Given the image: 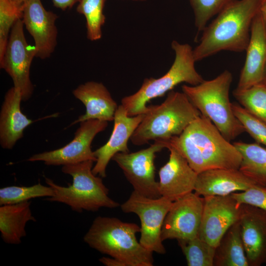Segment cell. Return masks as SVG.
I'll use <instances>...</instances> for the list:
<instances>
[{
  "label": "cell",
  "instance_id": "cell-1",
  "mask_svg": "<svg viewBox=\"0 0 266 266\" xmlns=\"http://www.w3.org/2000/svg\"><path fill=\"white\" fill-rule=\"evenodd\" d=\"M162 142L177 151L197 173L216 168L239 169L242 156L207 117L200 115L179 135Z\"/></svg>",
  "mask_w": 266,
  "mask_h": 266
},
{
  "label": "cell",
  "instance_id": "cell-2",
  "mask_svg": "<svg viewBox=\"0 0 266 266\" xmlns=\"http://www.w3.org/2000/svg\"><path fill=\"white\" fill-rule=\"evenodd\" d=\"M260 1L235 0L222 9L202 31L200 43L193 49L196 62L222 51H245Z\"/></svg>",
  "mask_w": 266,
  "mask_h": 266
},
{
  "label": "cell",
  "instance_id": "cell-3",
  "mask_svg": "<svg viewBox=\"0 0 266 266\" xmlns=\"http://www.w3.org/2000/svg\"><path fill=\"white\" fill-rule=\"evenodd\" d=\"M140 227L115 217L98 216L83 239L91 248L122 262L125 266H152L153 252L138 241Z\"/></svg>",
  "mask_w": 266,
  "mask_h": 266
},
{
  "label": "cell",
  "instance_id": "cell-4",
  "mask_svg": "<svg viewBox=\"0 0 266 266\" xmlns=\"http://www.w3.org/2000/svg\"><path fill=\"white\" fill-rule=\"evenodd\" d=\"M148 107L131 137L135 145H142L152 140L166 141L179 135L201 115L183 92L170 91L163 103Z\"/></svg>",
  "mask_w": 266,
  "mask_h": 266
},
{
  "label": "cell",
  "instance_id": "cell-5",
  "mask_svg": "<svg viewBox=\"0 0 266 266\" xmlns=\"http://www.w3.org/2000/svg\"><path fill=\"white\" fill-rule=\"evenodd\" d=\"M171 45L175 59L168 71L158 78H145L136 92L121 100V104L129 116L145 113L149 108L147 102L163 97L180 83L185 82L195 86L204 80L196 69V62L191 46L175 40L172 41Z\"/></svg>",
  "mask_w": 266,
  "mask_h": 266
},
{
  "label": "cell",
  "instance_id": "cell-6",
  "mask_svg": "<svg viewBox=\"0 0 266 266\" xmlns=\"http://www.w3.org/2000/svg\"><path fill=\"white\" fill-rule=\"evenodd\" d=\"M233 75L225 70L215 78L195 86L183 85L182 92L201 114L208 118L224 137L231 141L245 132L234 115L229 92Z\"/></svg>",
  "mask_w": 266,
  "mask_h": 266
},
{
  "label": "cell",
  "instance_id": "cell-7",
  "mask_svg": "<svg viewBox=\"0 0 266 266\" xmlns=\"http://www.w3.org/2000/svg\"><path fill=\"white\" fill-rule=\"evenodd\" d=\"M88 160L63 166V173L70 175L72 183L67 187L60 186L46 177L45 182L51 187L54 195L46 200L65 203L78 212L83 210L96 211L101 207L114 208L119 204L108 196L109 190L100 176L92 172L93 163Z\"/></svg>",
  "mask_w": 266,
  "mask_h": 266
},
{
  "label": "cell",
  "instance_id": "cell-8",
  "mask_svg": "<svg viewBox=\"0 0 266 266\" xmlns=\"http://www.w3.org/2000/svg\"><path fill=\"white\" fill-rule=\"evenodd\" d=\"M173 201L160 197L150 198L133 191L120 206L125 213H133L141 223L140 243L152 252L163 254L166 252L163 244L161 232L166 216Z\"/></svg>",
  "mask_w": 266,
  "mask_h": 266
},
{
  "label": "cell",
  "instance_id": "cell-9",
  "mask_svg": "<svg viewBox=\"0 0 266 266\" xmlns=\"http://www.w3.org/2000/svg\"><path fill=\"white\" fill-rule=\"evenodd\" d=\"M24 27L22 19L13 26L0 67L11 77L13 86L20 90L22 101H26L34 90L30 68L33 60L36 57V50L34 45L31 46L27 41Z\"/></svg>",
  "mask_w": 266,
  "mask_h": 266
},
{
  "label": "cell",
  "instance_id": "cell-10",
  "mask_svg": "<svg viewBox=\"0 0 266 266\" xmlns=\"http://www.w3.org/2000/svg\"><path fill=\"white\" fill-rule=\"evenodd\" d=\"M164 148L162 142L155 141L149 147L135 152L117 153L112 160L122 169L133 191L148 198H158L161 196L155 180L154 160L156 154Z\"/></svg>",
  "mask_w": 266,
  "mask_h": 266
},
{
  "label": "cell",
  "instance_id": "cell-11",
  "mask_svg": "<svg viewBox=\"0 0 266 266\" xmlns=\"http://www.w3.org/2000/svg\"><path fill=\"white\" fill-rule=\"evenodd\" d=\"M80 123L69 143L56 150L34 154L28 161H42L47 166H64L88 160L96 162L97 158L91 145L95 136L106 129L108 122L92 119Z\"/></svg>",
  "mask_w": 266,
  "mask_h": 266
},
{
  "label": "cell",
  "instance_id": "cell-12",
  "mask_svg": "<svg viewBox=\"0 0 266 266\" xmlns=\"http://www.w3.org/2000/svg\"><path fill=\"white\" fill-rule=\"evenodd\" d=\"M203 200V197L192 192L173 201L162 227V241L187 240L198 236Z\"/></svg>",
  "mask_w": 266,
  "mask_h": 266
},
{
  "label": "cell",
  "instance_id": "cell-13",
  "mask_svg": "<svg viewBox=\"0 0 266 266\" xmlns=\"http://www.w3.org/2000/svg\"><path fill=\"white\" fill-rule=\"evenodd\" d=\"M203 199L198 236L216 248L229 228L239 220L240 205L231 194Z\"/></svg>",
  "mask_w": 266,
  "mask_h": 266
},
{
  "label": "cell",
  "instance_id": "cell-14",
  "mask_svg": "<svg viewBox=\"0 0 266 266\" xmlns=\"http://www.w3.org/2000/svg\"><path fill=\"white\" fill-rule=\"evenodd\" d=\"M58 15L47 10L40 0H27L23 5L22 20L34 42L36 57L49 58L57 44Z\"/></svg>",
  "mask_w": 266,
  "mask_h": 266
},
{
  "label": "cell",
  "instance_id": "cell-15",
  "mask_svg": "<svg viewBox=\"0 0 266 266\" xmlns=\"http://www.w3.org/2000/svg\"><path fill=\"white\" fill-rule=\"evenodd\" d=\"M239 222L249 266L266 264V211L241 204Z\"/></svg>",
  "mask_w": 266,
  "mask_h": 266
},
{
  "label": "cell",
  "instance_id": "cell-16",
  "mask_svg": "<svg viewBox=\"0 0 266 266\" xmlns=\"http://www.w3.org/2000/svg\"><path fill=\"white\" fill-rule=\"evenodd\" d=\"M169 157L159 171L161 197L174 201L194 191L198 173L175 149L168 148Z\"/></svg>",
  "mask_w": 266,
  "mask_h": 266
},
{
  "label": "cell",
  "instance_id": "cell-17",
  "mask_svg": "<svg viewBox=\"0 0 266 266\" xmlns=\"http://www.w3.org/2000/svg\"><path fill=\"white\" fill-rule=\"evenodd\" d=\"M145 113L129 116L122 104L117 108L114 118V128L108 141L94 151L97 158L92 168L95 175L105 177L106 168L113 156L119 152L128 153V142L144 118Z\"/></svg>",
  "mask_w": 266,
  "mask_h": 266
},
{
  "label": "cell",
  "instance_id": "cell-18",
  "mask_svg": "<svg viewBox=\"0 0 266 266\" xmlns=\"http://www.w3.org/2000/svg\"><path fill=\"white\" fill-rule=\"evenodd\" d=\"M245 51V61L236 88L240 90L249 88L262 81L266 63V16L260 10L253 20Z\"/></svg>",
  "mask_w": 266,
  "mask_h": 266
},
{
  "label": "cell",
  "instance_id": "cell-19",
  "mask_svg": "<svg viewBox=\"0 0 266 266\" xmlns=\"http://www.w3.org/2000/svg\"><path fill=\"white\" fill-rule=\"evenodd\" d=\"M257 185L239 169L216 168L198 174L194 191L202 197L224 196Z\"/></svg>",
  "mask_w": 266,
  "mask_h": 266
},
{
  "label": "cell",
  "instance_id": "cell-20",
  "mask_svg": "<svg viewBox=\"0 0 266 266\" xmlns=\"http://www.w3.org/2000/svg\"><path fill=\"white\" fill-rule=\"evenodd\" d=\"M72 94L84 104L86 112L72 125L92 119L106 122L114 120L118 106L102 83L87 82L73 90Z\"/></svg>",
  "mask_w": 266,
  "mask_h": 266
},
{
  "label": "cell",
  "instance_id": "cell-21",
  "mask_svg": "<svg viewBox=\"0 0 266 266\" xmlns=\"http://www.w3.org/2000/svg\"><path fill=\"white\" fill-rule=\"evenodd\" d=\"M22 101L20 90L14 86L5 95L0 113V143L4 149H12L33 122L21 111Z\"/></svg>",
  "mask_w": 266,
  "mask_h": 266
},
{
  "label": "cell",
  "instance_id": "cell-22",
  "mask_svg": "<svg viewBox=\"0 0 266 266\" xmlns=\"http://www.w3.org/2000/svg\"><path fill=\"white\" fill-rule=\"evenodd\" d=\"M31 202L1 205L0 207V232L5 243L19 244L26 236L25 227L29 221H36L32 215Z\"/></svg>",
  "mask_w": 266,
  "mask_h": 266
},
{
  "label": "cell",
  "instance_id": "cell-23",
  "mask_svg": "<svg viewBox=\"0 0 266 266\" xmlns=\"http://www.w3.org/2000/svg\"><path fill=\"white\" fill-rule=\"evenodd\" d=\"M213 266H249L239 220L229 228L215 248Z\"/></svg>",
  "mask_w": 266,
  "mask_h": 266
},
{
  "label": "cell",
  "instance_id": "cell-24",
  "mask_svg": "<svg viewBox=\"0 0 266 266\" xmlns=\"http://www.w3.org/2000/svg\"><path fill=\"white\" fill-rule=\"evenodd\" d=\"M233 144L242 156L239 170L256 184L266 187V149L257 143Z\"/></svg>",
  "mask_w": 266,
  "mask_h": 266
},
{
  "label": "cell",
  "instance_id": "cell-25",
  "mask_svg": "<svg viewBox=\"0 0 266 266\" xmlns=\"http://www.w3.org/2000/svg\"><path fill=\"white\" fill-rule=\"evenodd\" d=\"M106 0H80L76 11L84 16L86 21L87 37L97 41L102 37V27L105 22L103 10Z\"/></svg>",
  "mask_w": 266,
  "mask_h": 266
},
{
  "label": "cell",
  "instance_id": "cell-26",
  "mask_svg": "<svg viewBox=\"0 0 266 266\" xmlns=\"http://www.w3.org/2000/svg\"><path fill=\"white\" fill-rule=\"evenodd\" d=\"M177 241L188 266H213L215 247L198 236Z\"/></svg>",
  "mask_w": 266,
  "mask_h": 266
},
{
  "label": "cell",
  "instance_id": "cell-27",
  "mask_svg": "<svg viewBox=\"0 0 266 266\" xmlns=\"http://www.w3.org/2000/svg\"><path fill=\"white\" fill-rule=\"evenodd\" d=\"M233 95L240 104L266 124V86L262 83L249 88L235 89Z\"/></svg>",
  "mask_w": 266,
  "mask_h": 266
},
{
  "label": "cell",
  "instance_id": "cell-28",
  "mask_svg": "<svg viewBox=\"0 0 266 266\" xmlns=\"http://www.w3.org/2000/svg\"><path fill=\"white\" fill-rule=\"evenodd\" d=\"M54 195L50 186L38 183L31 186H7L0 189V205L18 203L40 197H51Z\"/></svg>",
  "mask_w": 266,
  "mask_h": 266
},
{
  "label": "cell",
  "instance_id": "cell-29",
  "mask_svg": "<svg viewBox=\"0 0 266 266\" xmlns=\"http://www.w3.org/2000/svg\"><path fill=\"white\" fill-rule=\"evenodd\" d=\"M23 6L11 0H0V62L3 59L11 29L22 19Z\"/></svg>",
  "mask_w": 266,
  "mask_h": 266
},
{
  "label": "cell",
  "instance_id": "cell-30",
  "mask_svg": "<svg viewBox=\"0 0 266 266\" xmlns=\"http://www.w3.org/2000/svg\"><path fill=\"white\" fill-rule=\"evenodd\" d=\"M198 32H202L207 22L235 0H189Z\"/></svg>",
  "mask_w": 266,
  "mask_h": 266
},
{
  "label": "cell",
  "instance_id": "cell-31",
  "mask_svg": "<svg viewBox=\"0 0 266 266\" xmlns=\"http://www.w3.org/2000/svg\"><path fill=\"white\" fill-rule=\"evenodd\" d=\"M232 109L234 115L243 126L245 132L257 143L266 146V124L240 104L232 103Z\"/></svg>",
  "mask_w": 266,
  "mask_h": 266
},
{
  "label": "cell",
  "instance_id": "cell-32",
  "mask_svg": "<svg viewBox=\"0 0 266 266\" xmlns=\"http://www.w3.org/2000/svg\"><path fill=\"white\" fill-rule=\"evenodd\" d=\"M231 195L240 205L247 204L266 211V187L257 185L240 193H233Z\"/></svg>",
  "mask_w": 266,
  "mask_h": 266
},
{
  "label": "cell",
  "instance_id": "cell-33",
  "mask_svg": "<svg viewBox=\"0 0 266 266\" xmlns=\"http://www.w3.org/2000/svg\"><path fill=\"white\" fill-rule=\"evenodd\" d=\"M80 0H52L53 3L57 8L62 10H66L71 8L75 4L78 3Z\"/></svg>",
  "mask_w": 266,
  "mask_h": 266
},
{
  "label": "cell",
  "instance_id": "cell-34",
  "mask_svg": "<svg viewBox=\"0 0 266 266\" xmlns=\"http://www.w3.org/2000/svg\"><path fill=\"white\" fill-rule=\"evenodd\" d=\"M99 261L106 266H125L122 262L112 257H103L101 258Z\"/></svg>",
  "mask_w": 266,
  "mask_h": 266
},
{
  "label": "cell",
  "instance_id": "cell-35",
  "mask_svg": "<svg viewBox=\"0 0 266 266\" xmlns=\"http://www.w3.org/2000/svg\"><path fill=\"white\" fill-rule=\"evenodd\" d=\"M260 10L266 16V0H261Z\"/></svg>",
  "mask_w": 266,
  "mask_h": 266
},
{
  "label": "cell",
  "instance_id": "cell-36",
  "mask_svg": "<svg viewBox=\"0 0 266 266\" xmlns=\"http://www.w3.org/2000/svg\"><path fill=\"white\" fill-rule=\"evenodd\" d=\"M14 3H15L17 5L22 6L24 3L27 0H11Z\"/></svg>",
  "mask_w": 266,
  "mask_h": 266
},
{
  "label": "cell",
  "instance_id": "cell-37",
  "mask_svg": "<svg viewBox=\"0 0 266 266\" xmlns=\"http://www.w3.org/2000/svg\"><path fill=\"white\" fill-rule=\"evenodd\" d=\"M261 83L266 86V63L265 66L263 79Z\"/></svg>",
  "mask_w": 266,
  "mask_h": 266
},
{
  "label": "cell",
  "instance_id": "cell-38",
  "mask_svg": "<svg viewBox=\"0 0 266 266\" xmlns=\"http://www.w3.org/2000/svg\"><path fill=\"white\" fill-rule=\"evenodd\" d=\"M134 0V1H145L146 0Z\"/></svg>",
  "mask_w": 266,
  "mask_h": 266
}]
</instances>
